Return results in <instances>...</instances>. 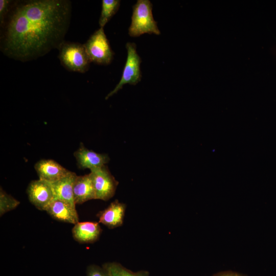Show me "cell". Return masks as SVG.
I'll list each match as a JSON object with an SVG mask.
<instances>
[{
	"label": "cell",
	"instance_id": "cell-1",
	"mask_svg": "<svg viewBox=\"0 0 276 276\" xmlns=\"http://www.w3.org/2000/svg\"><path fill=\"white\" fill-rule=\"evenodd\" d=\"M12 6L1 36V50L6 56L26 62L59 49L70 24V1H22Z\"/></svg>",
	"mask_w": 276,
	"mask_h": 276
},
{
	"label": "cell",
	"instance_id": "cell-2",
	"mask_svg": "<svg viewBox=\"0 0 276 276\" xmlns=\"http://www.w3.org/2000/svg\"><path fill=\"white\" fill-rule=\"evenodd\" d=\"M152 4L149 0H138L133 6L129 35L139 37L145 33L159 35L157 22L152 14Z\"/></svg>",
	"mask_w": 276,
	"mask_h": 276
},
{
	"label": "cell",
	"instance_id": "cell-3",
	"mask_svg": "<svg viewBox=\"0 0 276 276\" xmlns=\"http://www.w3.org/2000/svg\"><path fill=\"white\" fill-rule=\"evenodd\" d=\"M58 50L60 61L67 70L81 73L88 71L91 62L84 44L64 41Z\"/></svg>",
	"mask_w": 276,
	"mask_h": 276
},
{
	"label": "cell",
	"instance_id": "cell-4",
	"mask_svg": "<svg viewBox=\"0 0 276 276\" xmlns=\"http://www.w3.org/2000/svg\"><path fill=\"white\" fill-rule=\"evenodd\" d=\"M84 45L90 62L101 65H107L111 62L114 53L103 28L96 31Z\"/></svg>",
	"mask_w": 276,
	"mask_h": 276
},
{
	"label": "cell",
	"instance_id": "cell-5",
	"mask_svg": "<svg viewBox=\"0 0 276 276\" xmlns=\"http://www.w3.org/2000/svg\"><path fill=\"white\" fill-rule=\"evenodd\" d=\"M136 47L134 43H126L127 57L122 77L114 88L106 96V100L121 89L125 84L135 85L141 81L142 74L140 64L142 60L136 52Z\"/></svg>",
	"mask_w": 276,
	"mask_h": 276
},
{
	"label": "cell",
	"instance_id": "cell-6",
	"mask_svg": "<svg viewBox=\"0 0 276 276\" xmlns=\"http://www.w3.org/2000/svg\"><path fill=\"white\" fill-rule=\"evenodd\" d=\"M93 181L96 199L107 201L114 195L118 181L111 174L108 167L104 165L95 168L90 172Z\"/></svg>",
	"mask_w": 276,
	"mask_h": 276
},
{
	"label": "cell",
	"instance_id": "cell-7",
	"mask_svg": "<svg viewBox=\"0 0 276 276\" xmlns=\"http://www.w3.org/2000/svg\"><path fill=\"white\" fill-rule=\"evenodd\" d=\"M27 193L30 202L41 211H45L54 199L51 183L40 179L32 180L29 183Z\"/></svg>",
	"mask_w": 276,
	"mask_h": 276
},
{
	"label": "cell",
	"instance_id": "cell-8",
	"mask_svg": "<svg viewBox=\"0 0 276 276\" xmlns=\"http://www.w3.org/2000/svg\"><path fill=\"white\" fill-rule=\"evenodd\" d=\"M78 167L81 169H89L90 170L105 165L109 162L107 154L98 153L86 148L82 143L74 153Z\"/></svg>",
	"mask_w": 276,
	"mask_h": 276
},
{
	"label": "cell",
	"instance_id": "cell-9",
	"mask_svg": "<svg viewBox=\"0 0 276 276\" xmlns=\"http://www.w3.org/2000/svg\"><path fill=\"white\" fill-rule=\"evenodd\" d=\"M39 179L54 182L67 175L70 171L57 162L50 159H41L34 165Z\"/></svg>",
	"mask_w": 276,
	"mask_h": 276
},
{
	"label": "cell",
	"instance_id": "cell-10",
	"mask_svg": "<svg viewBox=\"0 0 276 276\" xmlns=\"http://www.w3.org/2000/svg\"><path fill=\"white\" fill-rule=\"evenodd\" d=\"M126 208L125 203L118 200H114L98 214L99 222L110 229L121 226L123 223Z\"/></svg>",
	"mask_w": 276,
	"mask_h": 276
},
{
	"label": "cell",
	"instance_id": "cell-11",
	"mask_svg": "<svg viewBox=\"0 0 276 276\" xmlns=\"http://www.w3.org/2000/svg\"><path fill=\"white\" fill-rule=\"evenodd\" d=\"M45 211L53 219L59 221L74 225L79 222L76 207L60 200L54 199Z\"/></svg>",
	"mask_w": 276,
	"mask_h": 276
},
{
	"label": "cell",
	"instance_id": "cell-12",
	"mask_svg": "<svg viewBox=\"0 0 276 276\" xmlns=\"http://www.w3.org/2000/svg\"><path fill=\"white\" fill-rule=\"evenodd\" d=\"M75 204H80L92 199H96V194L90 173L77 175L73 186Z\"/></svg>",
	"mask_w": 276,
	"mask_h": 276
},
{
	"label": "cell",
	"instance_id": "cell-13",
	"mask_svg": "<svg viewBox=\"0 0 276 276\" xmlns=\"http://www.w3.org/2000/svg\"><path fill=\"white\" fill-rule=\"evenodd\" d=\"M77 174L72 171L60 179L51 183L54 199L65 201L76 207L74 199L73 186Z\"/></svg>",
	"mask_w": 276,
	"mask_h": 276
},
{
	"label": "cell",
	"instance_id": "cell-14",
	"mask_svg": "<svg viewBox=\"0 0 276 276\" xmlns=\"http://www.w3.org/2000/svg\"><path fill=\"white\" fill-rule=\"evenodd\" d=\"M102 233L98 222H78L72 229L74 239L81 243H91L96 242Z\"/></svg>",
	"mask_w": 276,
	"mask_h": 276
},
{
	"label": "cell",
	"instance_id": "cell-15",
	"mask_svg": "<svg viewBox=\"0 0 276 276\" xmlns=\"http://www.w3.org/2000/svg\"><path fill=\"white\" fill-rule=\"evenodd\" d=\"M120 1L103 0L102 10L99 23L100 28H103L119 9Z\"/></svg>",
	"mask_w": 276,
	"mask_h": 276
},
{
	"label": "cell",
	"instance_id": "cell-16",
	"mask_svg": "<svg viewBox=\"0 0 276 276\" xmlns=\"http://www.w3.org/2000/svg\"><path fill=\"white\" fill-rule=\"evenodd\" d=\"M104 267L110 276H149V273L146 271L133 272L116 262L107 263Z\"/></svg>",
	"mask_w": 276,
	"mask_h": 276
},
{
	"label": "cell",
	"instance_id": "cell-17",
	"mask_svg": "<svg viewBox=\"0 0 276 276\" xmlns=\"http://www.w3.org/2000/svg\"><path fill=\"white\" fill-rule=\"evenodd\" d=\"M20 202L7 193L3 189H0V216L15 209Z\"/></svg>",
	"mask_w": 276,
	"mask_h": 276
},
{
	"label": "cell",
	"instance_id": "cell-18",
	"mask_svg": "<svg viewBox=\"0 0 276 276\" xmlns=\"http://www.w3.org/2000/svg\"><path fill=\"white\" fill-rule=\"evenodd\" d=\"M11 1L9 0L0 1V22L1 26L4 24L5 19L10 10Z\"/></svg>",
	"mask_w": 276,
	"mask_h": 276
},
{
	"label": "cell",
	"instance_id": "cell-19",
	"mask_svg": "<svg viewBox=\"0 0 276 276\" xmlns=\"http://www.w3.org/2000/svg\"><path fill=\"white\" fill-rule=\"evenodd\" d=\"M88 276H110L104 267L101 268L97 266L92 265L88 270Z\"/></svg>",
	"mask_w": 276,
	"mask_h": 276
},
{
	"label": "cell",
	"instance_id": "cell-20",
	"mask_svg": "<svg viewBox=\"0 0 276 276\" xmlns=\"http://www.w3.org/2000/svg\"><path fill=\"white\" fill-rule=\"evenodd\" d=\"M212 276H241V274L232 270H225L218 272Z\"/></svg>",
	"mask_w": 276,
	"mask_h": 276
},
{
	"label": "cell",
	"instance_id": "cell-21",
	"mask_svg": "<svg viewBox=\"0 0 276 276\" xmlns=\"http://www.w3.org/2000/svg\"><path fill=\"white\" fill-rule=\"evenodd\" d=\"M241 276H247V275L241 274Z\"/></svg>",
	"mask_w": 276,
	"mask_h": 276
}]
</instances>
